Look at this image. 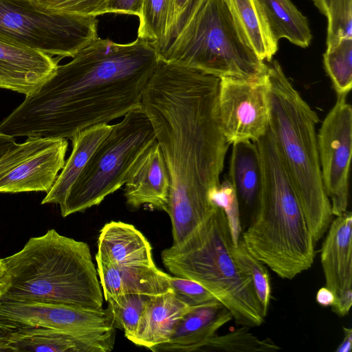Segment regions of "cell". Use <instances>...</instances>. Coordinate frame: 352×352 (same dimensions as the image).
<instances>
[{"mask_svg": "<svg viewBox=\"0 0 352 352\" xmlns=\"http://www.w3.org/2000/svg\"><path fill=\"white\" fill-rule=\"evenodd\" d=\"M219 78L159 58L140 107L153 127L170 179L167 214L173 244L182 243L216 207L209 199L230 144L221 127Z\"/></svg>", "mask_w": 352, "mask_h": 352, "instance_id": "cell-1", "label": "cell"}, {"mask_svg": "<svg viewBox=\"0 0 352 352\" xmlns=\"http://www.w3.org/2000/svg\"><path fill=\"white\" fill-rule=\"evenodd\" d=\"M153 43L98 37L54 73L0 122L11 137L71 139L89 126L138 108L159 61Z\"/></svg>", "mask_w": 352, "mask_h": 352, "instance_id": "cell-2", "label": "cell"}, {"mask_svg": "<svg viewBox=\"0 0 352 352\" xmlns=\"http://www.w3.org/2000/svg\"><path fill=\"white\" fill-rule=\"evenodd\" d=\"M262 173V189L242 234L250 252L281 278L292 280L309 270L315 242L270 128L254 142Z\"/></svg>", "mask_w": 352, "mask_h": 352, "instance_id": "cell-3", "label": "cell"}, {"mask_svg": "<svg viewBox=\"0 0 352 352\" xmlns=\"http://www.w3.org/2000/svg\"><path fill=\"white\" fill-rule=\"evenodd\" d=\"M6 270L0 300L62 303L101 309L103 294L87 243L54 229L32 237L2 258Z\"/></svg>", "mask_w": 352, "mask_h": 352, "instance_id": "cell-4", "label": "cell"}, {"mask_svg": "<svg viewBox=\"0 0 352 352\" xmlns=\"http://www.w3.org/2000/svg\"><path fill=\"white\" fill-rule=\"evenodd\" d=\"M267 63L269 126L316 243L333 216L321 176L316 132L319 118L279 63Z\"/></svg>", "mask_w": 352, "mask_h": 352, "instance_id": "cell-5", "label": "cell"}, {"mask_svg": "<svg viewBox=\"0 0 352 352\" xmlns=\"http://www.w3.org/2000/svg\"><path fill=\"white\" fill-rule=\"evenodd\" d=\"M233 245L226 214L216 206L182 243L164 249L161 258L173 276L192 280L212 294L236 324L258 327L266 315L252 278L234 261Z\"/></svg>", "mask_w": 352, "mask_h": 352, "instance_id": "cell-6", "label": "cell"}, {"mask_svg": "<svg viewBox=\"0 0 352 352\" xmlns=\"http://www.w3.org/2000/svg\"><path fill=\"white\" fill-rule=\"evenodd\" d=\"M158 54L166 62L219 78L256 80L267 70L243 39L223 0H193L174 37Z\"/></svg>", "mask_w": 352, "mask_h": 352, "instance_id": "cell-7", "label": "cell"}, {"mask_svg": "<svg viewBox=\"0 0 352 352\" xmlns=\"http://www.w3.org/2000/svg\"><path fill=\"white\" fill-rule=\"evenodd\" d=\"M157 141L153 127L140 107L128 112L93 153L59 204L66 217L99 205L124 185L133 166Z\"/></svg>", "mask_w": 352, "mask_h": 352, "instance_id": "cell-8", "label": "cell"}, {"mask_svg": "<svg viewBox=\"0 0 352 352\" xmlns=\"http://www.w3.org/2000/svg\"><path fill=\"white\" fill-rule=\"evenodd\" d=\"M0 35L60 59L73 58L98 37V19L54 12L32 0H0Z\"/></svg>", "mask_w": 352, "mask_h": 352, "instance_id": "cell-9", "label": "cell"}, {"mask_svg": "<svg viewBox=\"0 0 352 352\" xmlns=\"http://www.w3.org/2000/svg\"><path fill=\"white\" fill-rule=\"evenodd\" d=\"M67 139L28 137L0 158V192H48L65 162Z\"/></svg>", "mask_w": 352, "mask_h": 352, "instance_id": "cell-10", "label": "cell"}, {"mask_svg": "<svg viewBox=\"0 0 352 352\" xmlns=\"http://www.w3.org/2000/svg\"><path fill=\"white\" fill-rule=\"evenodd\" d=\"M347 94H337L336 104L325 117L317 135L324 188L333 215L347 211L352 153V109Z\"/></svg>", "mask_w": 352, "mask_h": 352, "instance_id": "cell-11", "label": "cell"}, {"mask_svg": "<svg viewBox=\"0 0 352 352\" xmlns=\"http://www.w3.org/2000/svg\"><path fill=\"white\" fill-rule=\"evenodd\" d=\"M267 74L256 80L235 77L219 78V116L223 134L230 145L255 142L269 128Z\"/></svg>", "mask_w": 352, "mask_h": 352, "instance_id": "cell-12", "label": "cell"}, {"mask_svg": "<svg viewBox=\"0 0 352 352\" xmlns=\"http://www.w3.org/2000/svg\"><path fill=\"white\" fill-rule=\"evenodd\" d=\"M0 317L24 326L58 329L80 336L104 337L116 334L108 309L0 300Z\"/></svg>", "mask_w": 352, "mask_h": 352, "instance_id": "cell-13", "label": "cell"}, {"mask_svg": "<svg viewBox=\"0 0 352 352\" xmlns=\"http://www.w3.org/2000/svg\"><path fill=\"white\" fill-rule=\"evenodd\" d=\"M321 249L325 287L334 294L332 311L345 316L352 305V214L346 211L333 220Z\"/></svg>", "mask_w": 352, "mask_h": 352, "instance_id": "cell-14", "label": "cell"}, {"mask_svg": "<svg viewBox=\"0 0 352 352\" xmlns=\"http://www.w3.org/2000/svg\"><path fill=\"white\" fill-rule=\"evenodd\" d=\"M58 60L0 35V88L27 96L54 73Z\"/></svg>", "mask_w": 352, "mask_h": 352, "instance_id": "cell-15", "label": "cell"}, {"mask_svg": "<svg viewBox=\"0 0 352 352\" xmlns=\"http://www.w3.org/2000/svg\"><path fill=\"white\" fill-rule=\"evenodd\" d=\"M170 190L168 170L156 141L146 150L129 173L124 189L126 204L135 210L148 205L167 212Z\"/></svg>", "mask_w": 352, "mask_h": 352, "instance_id": "cell-16", "label": "cell"}, {"mask_svg": "<svg viewBox=\"0 0 352 352\" xmlns=\"http://www.w3.org/2000/svg\"><path fill=\"white\" fill-rule=\"evenodd\" d=\"M114 342L115 335L80 336L58 329L23 326L11 334L6 351L109 352Z\"/></svg>", "mask_w": 352, "mask_h": 352, "instance_id": "cell-17", "label": "cell"}, {"mask_svg": "<svg viewBox=\"0 0 352 352\" xmlns=\"http://www.w3.org/2000/svg\"><path fill=\"white\" fill-rule=\"evenodd\" d=\"M233 319L218 300L197 306L177 323L168 342L150 350L155 352L201 351L217 331Z\"/></svg>", "mask_w": 352, "mask_h": 352, "instance_id": "cell-18", "label": "cell"}, {"mask_svg": "<svg viewBox=\"0 0 352 352\" xmlns=\"http://www.w3.org/2000/svg\"><path fill=\"white\" fill-rule=\"evenodd\" d=\"M96 263L106 301L124 294L155 296L171 290L170 275L158 269L155 265L120 267L100 261Z\"/></svg>", "mask_w": 352, "mask_h": 352, "instance_id": "cell-19", "label": "cell"}, {"mask_svg": "<svg viewBox=\"0 0 352 352\" xmlns=\"http://www.w3.org/2000/svg\"><path fill=\"white\" fill-rule=\"evenodd\" d=\"M96 261L120 267L154 265L152 247L131 224L111 221L100 230Z\"/></svg>", "mask_w": 352, "mask_h": 352, "instance_id": "cell-20", "label": "cell"}, {"mask_svg": "<svg viewBox=\"0 0 352 352\" xmlns=\"http://www.w3.org/2000/svg\"><path fill=\"white\" fill-rule=\"evenodd\" d=\"M195 307L180 299L172 289L151 297L129 341L149 349L168 342L179 321Z\"/></svg>", "mask_w": 352, "mask_h": 352, "instance_id": "cell-21", "label": "cell"}, {"mask_svg": "<svg viewBox=\"0 0 352 352\" xmlns=\"http://www.w3.org/2000/svg\"><path fill=\"white\" fill-rule=\"evenodd\" d=\"M113 124L101 123L84 129L72 138V151L51 190L41 201L60 204L67 191L87 164L100 142L108 135Z\"/></svg>", "mask_w": 352, "mask_h": 352, "instance_id": "cell-22", "label": "cell"}, {"mask_svg": "<svg viewBox=\"0 0 352 352\" xmlns=\"http://www.w3.org/2000/svg\"><path fill=\"white\" fill-rule=\"evenodd\" d=\"M243 39L262 61L278 50L259 0H223Z\"/></svg>", "mask_w": 352, "mask_h": 352, "instance_id": "cell-23", "label": "cell"}, {"mask_svg": "<svg viewBox=\"0 0 352 352\" xmlns=\"http://www.w3.org/2000/svg\"><path fill=\"white\" fill-rule=\"evenodd\" d=\"M239 206L249 208L252 213L262 189V173L257 147L252 141L232 144L229 177Z\"/></svg>", "mask_w": 352, "mask_h": 352, "instance_id": "cell-24", "label": "cell"}, {"mask_svg": "<svg viewBox=\"0 0 352 352\" xmlns=\"http://www.w3.org/2000/svg\"><path fill=\"white\" fill-rule=\"evenodd\" d=\"M274 39L286 38L302 48L312 39L308 20L290 0H259Z\"/></svg>", "mask_w": 352, "mask_h": 352, "instance_id": "cell-25", "label": "cell"}, {"mask_svg": "<svg viewBox=\"0 0 352 352\" xmlns=\"http://www.w3.org/2000/svg\"><path fill=\"white\" fill-rule=\"evenodd\" d=\"M173 0H144L139 16L138 37L154 43L157 51L164 45Z\"/></svg>", "mask_w": 352, "mask_h": 352, "instance_id": "cell-26", "label": "cell"}, {"mask_svg": "<svg viewBox=\"0 0 352 352\" xmlns=\"http://www.w3.org/2000/svg\"><path fill=\"white\" fill-rule=\"evenodd\" d=\"M323 60L337 94H347L352 87V38L327 48Z\"/></svg>", "mask_w": 352, "mask_h": 352, "instance_id": "cell-27", "label": "cell"}, {"mask_svg": "<svg viewBox=\"0 0 352 352\" xmlns=\"http://www.w3.org/2000/svg\"><path fill=\"white\" fill-rule=\"evenodd\" d=\"M231 254L237 267L252 278L256 296L267 315L272 290L266 267L250 252L241 238L236 245H232Z\"/></svg>", "mask_w": 352, "mask_h": 352, "instance_id": "cell-28", "label": "cell"}, {"mask_svg": "<svg viewBox=\"0 0 352 352\" xmlns=\"http://www.w3.org/2000/svg\"><path fill=\"white\" fill-rule=\"evenodd\" d=\"M248 328L242 326L223 336L214 335L201 351L256 352L280 349L270 338L261 340L252 333Z\"/></svg>", "mask_w": 352, "mask_h": 352, "instance_id": "cell-29", "label": "cell"}, {"mask_svg": "<svg viewBox=\"0 0 352 352\" xmlns=\"http://www.w3.org/2000/svg\"><path fill=\"white\" fill-rule=\"evenodd\" d=\"M151 297L129 294L107 301L114 327L122 329L129 340L133 337L141 315Z\"/></svg>", "mask_w": 352, "mask_h": 352, "instance_id": "cell-30", "label": "cell"}, {"mask_svg": "<svg viewBox=\"0 0 352 352\" xmlns=\"http://www.w3.org/2000/svg\"><path fill=\"white\" fill-rule=\"evenodd\" d=\"M327 48L352 38V0H328Z\"/></svg>", "mask_w": 352, "mask_h": 352, "instance_id": "cell-31", "label": "cell"}, {"mask_svg": "<svg viewBox=\"0 0 352 352\" xmlns=\"http://www.w3.org/2000/svg\"><path fill=\"white\" fill-rule=\"evenodd\" d=\"M209 199L214 205L224 211L233 244L236 245L241 232L240 209L235 191L228 178H226L219 185L210 189Z\"/></svg>", "mask_w": 352, "mask_h": 352, "instance_id": "cell-32", "label": "cell"}, {"mask_svg": "<svg viewBox=\"0 0 352 352\" xmlns=\"http://www.w3.org/2000/svg\"><path fill=\"white\" fill-rule=\"evenodd\" d=\"M40 6L54 12L98 16L107 13L111 0H32Z\"/></svg>", "mask_w": 352, "mask_h": 352, "instance_id": "cell-33", "label": "cell"}, {"mask_svg": "<svg viewBox=\"0 0 352 352\" xmlns=\"http://www.w3.org/2000/svg\"><path fill=\"white\" fill-rule=\"evenodd\" d=\"M170 283L173 292L190 306H200L217 300L207 289L192 280L170 276Z\"/></svg>", "mask_w": 352, "mask_h": 352, "instance_id": "cell-34", "label": "cell"}, {"mask_svg": "<svg viewBox=\"0 0 352 352\" xmlns=\"http://www.w3.org/2000/svg\"><path fill=\"white\" fill-rule=\"evenodd\" d=\"M192 1L193 0H173L165 43L158 53L165 49L174 37Z\"/></svg>", "mask_w": 352, "mask_h": 352, "instance_id": "cell-35", "label": "cell"}, {"mask_svg": "<svg viewBox=\"0 0 352 352\" xmlns=\"http://www.w3.org/2000/svg\"><path fill=\"white\" fill-rule=\"evenodd\" d=\"M144 0H111L107 13L135 15L139 17Z\"/></svg>", "mask_w": 352, "mask_h": 352, "instance_id": "cell-36", "label": "cell"}, {"mask_svg": "<svg viewBox=\"0 0 352 352\" xmlns=\"http://www.w3.org/2000/svg\"><path fill=\"white\" fill-rule=\"evenodd\" d=\"M24 325L0 317V352H6L8 341L11 334Z\"/></svg>", "mask_w": 352, "mask_h": 352, "instance_id": "cell-37", "label": "cell"}, {"mask_svg": "<svg viewBox=\"0 0 352 352\" xmlns=\"http://www.w3.org/2000/svg\"><path fill=\"white\" fill-rule=\"evenodd\" d=\"M316 299L317 302L322 307H331L335 302L333 293L325 286L318 289Z\"/></svg>", "mask_w": 352, "mask_h": 352, "instance_id": "cell-38", "label": "cell"}, {"mask_svg": "<svg viewBox=\"0 0 352 352\" xmlns=\"http://www.w3.org/2000/svg\"><path fill=\"white\" fill-rule=\"evenodd\" d=\"M344 338L342 342L336 350V352H350L352 345V329L343 327Z\"/></svg>", "mask_w": 352, "mask_h": 352, "instance_id": "cell-39", "label": "cell"}, {"mask_svg": "<svg viewBox=\"0 0 352 352\" xmlns=\"http://www.w3.org/2000/svg\"><path fill=\"white\" fill-rule=\"evenodd\" d=\"M16 144L13 137L0 132V158Z\"/></svg>", "mask_w": 352, "mask_h": 352, "instance_id": "cell-40", "label": "cell"}, {"mask_svg": "<svg viewBox=\"0 0 352 352\" xmlns=\"http://www.w3.org/2000/svg\"><path fill=\"white\" fill-rule=\"evenodd\" d=\"M312 1L320 12L326 16L328 8V0H312Z\"/></svg>", "mask_w": 352, "mask_h": 352, "instance_id": "cell-41", "label": "cell"}, {"mask_svg": "<svg viewBox=\"0 0 352 352\" xmlns=\"http://www.w3.org/2000/svg\"><path fill=\"white\" fill-rule=\"evenodd\" d=\"M6 279V270L3 260L0 258V295L4 287Z\"/></svg>", "mask_w": 352, "mask_h": 352, "instance_id": "cell-42", "label": "cell"}]
</instances>
